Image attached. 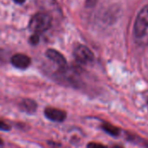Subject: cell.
<instances>
[{"label":"cell","mask_w":148,"mask_h":148,"mask_svg":"<svg viewBox=\"0 0 148 148\" xmlns=\"http://www.w3.org/2000/svg\"><path fill=\"white\" fill-rule=\"evenodd\" d=\"M135 42L140 45L148 44V5L145 6L138 14L134 29Z\"/></svg>","instance_id":"1"},{"label":"cell","mask_w":148,"mask_h":148,"mask_svg":"<svg viewBox=\"0 0 148 148\" xmlns=\"http://www.w3.org/2000/svg\"><path fill=\"white\" fill-rule=\"evenodd\" d=\"M52 19L51 16L46 13H37L36 14L29 22V29L36 33L43 32L49 29L51 26Z\"/></svg>","instance_id":"2"},{"label":"cell","mask_w":148,"mask_h":148,"mask_svg":"<svg viewBox=\"0 0 148 148\" xmlns=\"http://www.w3.org/2000/svg\"><path fill=\"white\" fill-rule=\"evenodd\" d=\"M74 56L76 61L82 64L91 63L95 59L93 52L85 45H78L74 50Z\"/></svg>","instance_id":"3"},{"label":"cell","mask_w":148,"mask_h":148,"mask_svg":"<svg viewBox=\"0 0 148 148\" xmlns=\"http://www.w3.org/2000/svg\"><path fill=\"white\" fill-rule=\"evenodd\" d=\"M44 115L48 120L55 122H62L67 118V113L65 111L51 107H47L44 109Z\"/></svg>","instance_id":"4"},{"label":"cell","mask_w":148,"mask_h":148,"mask_svg":"<svg viewBox=\"0 0 148 148\" xmlns=\"http://www.w3.org/2000/svg\"><path fill=\"white\" fill-rule=\"evenodd\" d=\"M45 55L50 61H52L59 67L60 70H63L67 69V61L65 57L59 51L53 49H49L46 51Z\"/></svg>","instance_id":"5"},{"label":"cell","mask_w":148,"mask_h":148,"mask_svg":"<svg viewBox=\"0 0 148 148\" xmlns=\"http://www.w3.org/2000/svg\"><path fill=\"white\" fill-rule=\"evenodd\" d=\"M10 62L15 68L19 69H25L30 65L31 60L28 56L24 54H16L11 57Z\"/></svg>","instance_id":"6"},{"label":"cell","mask_w":148,"mask_h":148,"mask_svg":"<svg viewBox=\"0 0 148 148\" xmlns=\"http://www.w3.org/2000/svg\"><path fill=\"white\" fill-rule=\"evenodd\" d=\"M21 111L27 114H34L37 109V103L31 99H23L18 105Z\"/></svg>","instance_id":"7"},{"label":"cell","mask_w":148,"mask_h":148,"mask_svg":"<svg viewBox=\"0 0 148 148\" xmlns=\"http://www.w3.org/2000/svg\"><path fill=\"white\" fill-rule=\"evenodd\" d=\"M101 128L106 132L108 133V134L112 135V136H118L120 134V129L109 123H104L102 126H101Z\"/></svg>","instance_id":"8"},{"label":"cell","mask_w":148,"mask_h":148,"mask_svg":"<svg viewBox=\"0 0 148 148\" xmlns=\"http://www.w3.org/2000/svg\"><path fill=\"white\" fill-rule=\"evenodd\" d=\"M39 40H40V37H39V36L36 33V34H34V35H32V36H30V38H29V42H30L31 44H33V45H36V44H37V43L39 42Z\"/></svg>","instance_id":"9"},{"label":"cell","mask_w":148,"mask_h":148,"mask_svg":"<svg viewBox=\"0 0 148 148\" xmlns=\"http://www.w3.org/2000/svg\"><path fill=\"white\" fill-rule=\"evenodd\" d=\"M87 148H107L104 145L101 143H96V142H90L88 144Z\"/></svg>","instance_id":"10"},{"label":"cell","mask_w":148,"mask_h":148,"mask_svg":"<svg viewBox=\"0 0 148 148\" xmlns=\"http://www.w3.org/2000/svg\"><path fill=\"white\" fill-rule=\"evenodd\" d=\"M10 127L7 123H5L4 121L0 120V131L6 132V131H10Z\"/></svg>","instance_id":"11"},{"label":"cell","mask_w":148,"mask_h":148,"mask_svg":"<svg viewBox=\"0 0 148 148\" xmlns=\"http://www.w3.org/2000/svg\"><path fill=\"white\" fill-rule=\"evenodd\" d=\"M98 2V0H86V7H88V8H92V7H94L95 4H96V3Z\"/></svg>","instance_id":"12"},{"label":"cell","mask_w":148,"mask_h":148,"mask_svg":"<svg viewBox=\"0 0 148 148\" xmlns=\"http://www.w3.org/2000/svg\"><path fill=\"white\" fill-rule=\"evenodd\" d=\"M15 3H18V4H21V3H23L26 0H13Z\"/></svg>","instance_id":"13"},{"label":"cell","mask_w":148,"mask_h":148,"mask_svg":"<svg viewBox=\"0 0 148 148\" xmlns=\"http://www.w3.org/2000/svg\"><path fill=\"white\" fill-rule=\"evenodd\" d=\"M3 141L2 139H0V146H3Z\"/></svg>","instance_id":"14"},{"label":"cell","mask_w":148,"mask_h":148,"mask_svg":"<svg viewBox=\"0 0 148 148\" xmlns=\"http://www.w3.org/2000/svg\"><path fill=\"white\" fill-rule=\"evenodd\" d=\"M113 148H122L121 147H119V146H115V147H114Z\"/></svg>","instance_id":"15"},{"label":"cell","mask_w":148,"mask_h":148,"mask_svg":"<svg viewBox=\"0 0 148 148\" xmlns=\"http://www.w3.org/2000/svg\"><path fill=\"white\" fill-rule=\"evenodd\" d=\"M147 103H148V101H147Z\"/></svg>","instance_id":"16"}]
</instances>
